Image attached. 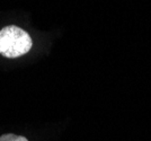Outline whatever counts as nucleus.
I'll return each instance as SVG.
<instances>
[{"instance_id": "obj_1", "label": "nucleus", "mask_w": 151, "mask_h": 141, "mask_svg": "<svg viewBox=\"0 0 151 141\" xmlns=\"http://www.w3.org/2000/svg\"><path fill=\"white\" fill-rule=\"evenodd\" d=\"M33 46L29 34L17 26H6L0 31V54L14 59L26 54Z\"/></svg>"}, {"instance_id": "obj_2", "label": "nucleus", "mask_w": 151, "mask_h": 141, "mask_svg": "<svg viewBox=\"0 0 151 141\" xmlns=\"http://www.w3.org/2000/svg\"><path fill=\"white\" fill-rule=\"evenodd\" d=\"M0 141H28L25 137L22 135H16L13 133H7L0 137Z\"/></svg>"}]
</instances>
